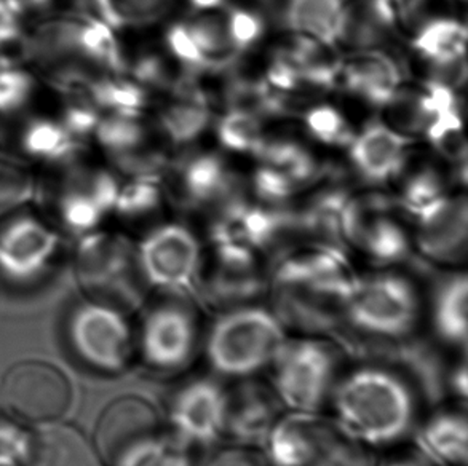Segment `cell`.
<instances>
[{
  "label": "cell",
  "instance_id": "6da1fadb",
  "mask_svg": "<svg viewBox=\"0 0 468 466\" xmlns=\"http://www.w3.org/2000/svg\"><path fill=\"white\" fill-rule=\"evenodd\" d=\"M358 278L347 251L299 245L273 258L267 297L286 329L323 337L346 326Z\"/></svg>",
  "mask_w": 468,
  "mask_h": 466
},
{
  "label": "cell",
  "instance_id": "7a4b0ae2",
  "mask_svg": "<svg viewBox=\"0 0 468 466\" xmlns=\"http://www.w3.org/2000/svg\"><path fill=\"white\" fill-rule=\"evenodd\" d=\"M328 403L337 429L367 449L387 448L405 440L418 417V397L411 384L382 365H363L341 376Z\"/></svg>",
  "mask_w": 468,
  "mask_h": 466
},
{
  "label": "cell",
  "instance_id": "3957f363",
  "mask_svg": "<svg viewBox=\"0 0 468 466\" xmlns=\"http://www.w3.org/2000/svg\"><path fill=\"white\" fill-rule=\"evenodd\" d=\"M286 342L288 329L275 312L251 303L218 313L205 335L203 353L216 376L241 380L269 369Z\"/></svg>",
  "mask_w": 468,
  "mask_h": 466
},
{
  "label": "cell",
  "instance_id": "277c9868",
  "mask_svg": "<svg viewBox=\"0 0 468 466\" xmlns=\"http://www.w3.org/2000/svg\"><path fill=\"white\" fill-rule=\"evenodd\" d=\"M422 301L416 284L399 271L358 278L346 324L374 341H403L418 328Z\"/></svg>",
  "mask_w": 468,
  "mask_h": 466
},
{
  "label": "cell",
  "instance_id": "5b68a950",
  "mask_svg": "<svg viewBox=\"0 0 468 466\" xmlns=\"http://www.w3.org/2000/svg\"><path fill=\"white\" fill-rule=\"evenodd\" d=\"M271 369V385L285 410L320 412L339 378V356L323 337L303 335L288 339Z\"/></svg>",
  "mask_w": 468,
  "mask_h": 466
},
{
  "label": "cell",
  "instance_id": "8992f818",
  "mask_svg": "<svg viewBox=\"0 0 468 466\" xmlns=\"http://www.w3.org/2000/svg\"><path fill=\"white\" fill-rule=\"evenodd\" d=\"M141 277L162 296L197 297L202 270V248L196 233L183 224L154 228L136 249Z\"/></svg>",
  "mask_w": 468,
  "mask_h": 466
},
{
  "label": "cell",
  "instance_id": "52a82bcc",
  "mask_svg": "<svg viewBox=\"0 0 468 466\" xmlns=\"http://www.w3.org/2000/svg\"><path fill=\"white\" fill-rule=\"evenodd\" d=\"M392 198L380 194H348L342 211V237L380 269L403 264L412 252V239L399 224Z\"/></svg>",
  "mask_w": 468,
  "mask_h": 466
},
{
  "label": "cell",
  "instance_id": "ba28073f",
  "mask_svg": "<svg viewBox=\"0 0 468 466\" xmlns=\"http://www.w3.org/2000/svg\"><path fill=\"white\" fill-rule=\"evenodd\" d=\"M208 264H202L197 297L218 313L260 303L267 296L269 269L262 254L235 243L213 245Z\"/></svg>",
  "mask_w": 468,
  "mask_h": 466
},
{
  "label": "cell",
  "instance_id": "9c48e42d",
  "mask_svg": "<svg viewBox=\"0 0 468 466\" xmlns=\"http://www.w3.org/2000/svg\"><path fill=\"white\" fill-rule=\"evenodd\" d=\"M164 297V302L149 310L141 323L136 350L149 369L176 374L196 358L200 328L189 299Z\"/></svg>",
  "mask_w": 468,
  "mask_h": 466
},
{
  "label": "cell",
  "instance_id": "30bf717a",
  "mask_svg": "<svg viewBox=\"0 0 468 466\" xmlns=\"http://www.w3.org/2000/svg\"><path fill=\"white\" fill-rule=\"evenodd\" d=\"M69 339L77 355L104 374L125 371L136 350V337L123 310L102 301L82 303L74 310Z\"/></svg>",
  "mask_w": 468,
  "mask_h": 466
},
{
  "label": "cell",
  "instance_id": "8fae6325",
  "mask_svg": "<svg viewBox=\"0 0 468 466\" xmlns=\"http://www.w3.org/2000/svg\"><path fill=\"white\" fill-rule=\"evenodd\" d=\"M162 185L165 196L177 208L208 215L245 183L219 155L213 152H194L173 158Z\"/></svg>",
  "mask_w": 468,
  "mask_h": 466
},
{
  "label": "cell",
  "instance_id": "7c38bea8",
  "mask_svg": "<svg viewBox=\"0 0 468 466\" xmlns=\"http://www.w3.org/2000/svg\"><path fill=\"white\" fill-rule=\"evenodd\" d=\"M82 283L98 301L119 309H134L144 302L146 284L141 277L136 249L127 239L101 237L95 239L80 262Z\"/></svg>",
  "mask_w": 468,
  "mask_h": 466
},
{
  "label": "cell",
  "instance_id": "4fadbf2b",
  "mask_svg": "<svg viewBox=\"0 0 468 466\" xmlns=\"http://www.w3.org/2000/svg\"><path fill=\"white\" fill-rule=\"evenodd\" d=\"M228 390L209 377L194 378L171 397V436L186 448H211L224 438Z\"/></svg>",
  "mask_w": 468,
  "mask_h": 466
},
{
  "label": "cell",
  "instance_id": "5bb4252c",
  "mask_svg": "<svg viewBox=\"0 0 468 466\" xmlns=\"http://www.w3.org/2000/svg\"><path fill=\"white\" fill-rule=\"evenodd\" d=\"M4 399L26 422L50 423L68 412L72 390L61 369L44 361H25L6 374Z\"/></svg>",
  "mask_w": 468,
  "mask_h": 466
},
{
  "label": "cell",
  "instance_id": "9a60e30c",
  "mask_svg": "<svg viewBox=\"0 0 468 466\" xmlns=\"http://www.w3.org/2000/svg\"><path fill=\"white\" fill-rule=\"evenodd\" d=\"M160 433L154 404L138 395L117 397L106 406L95 427V452L108 466L117 465L136 444Z\"/></svg>",
  "mask_w": 468,
  "mask_h": 466
},
{
  "label": "cell",
  "instance_id": "2e32d148",
  "mask_svg": "<svg viewBox=\"0 0 468 466\" xmlns=\"http://www.w3.org/2000/svg\"><path fill=\"white\" fill-rule=\"evenodd\" d=\"M414 221L412 241L422 258L438 265H459L467 259L468 202L463 194H448Z\"/></svg>",
  "mask_w": 468,
  "mask_h": 466
},
{
  "label": "cell",
  "instance_id": "e0dca14e",
  "mask_svg": "<svg viewBox=\"0 0 468 466\" xmlns=\"http://www.w3.org/2000/svg\"><path fill=\"white\" fill-rule=\"evenodd\" d=\"M283 412L272 385L256 377L241 378L228 391L224 436L234 444L262 449Z\"/></svg>",
  "mask_w": 468,
  "mask_h": 466
},
{
  "label": "cell",
  "instance_id": "ac0fdd59",
  "mask_svg": "<svg viewBox=\"0 0 468 466\" xmlns=\"http://www.w3.org/2000/svg\"><path fill=\"white\" fill-rule=\"evenodd\" d=\"M337 433L335 422L320 412L286 410L262 449L273 466H309Z\"/></svg>",
  "mask_w": 468,
  "mask_h": 466
},
{
  "label": "cell",
  "instance_id": "d6986e66",
  "mask_svg": "<svg viewBox=\"0 0 468 466\" xmlns=\"http://www.w3.org/2000/svg\"><path fill=\"white\" fill-rule=\"evenodd\" d=\"M411 139L387 122L374 120L355 132L348 158L355 175L371 185L390 183L405 170Z\"/></svg>",
  "mask_w": 468,
  "mask_h": 466
},
{
  "label": "cell",
  "instance_id": "ffe728a7",
  "mask_svg": "<svg viewBox=\"0 0 468 466\" xmlns=\"http://www.w3.org/2000/svg\"><path fill=\"white\" fill-rule=\"evenodd\" d=\"M339 87L374 109H387L403 90V70L387 50L350 51L342 57Z\"/></svg>",
  "mask_w": 468,
  "mask_h": 466
},
{
  "label": "cell",
  "instance_id": "44dd1931",
  "mask_svg": "<svg viewBox=\"0 0 468 466\" xmlns=\"http://www.w3.org/2000/svg\"><path fill=\"white\" fill-rule=\"evenodd\" d=\"M198 74L190 72L176 91L168 95L158 114L160 136L175 147H186L202 138L213 122L208 91Z\"/></svg>",
  "mask_w": 468,
  "mask_h": 466
},
{
  "label": "cell",
  "instance_id": "7402d4cb",
  "mask_svg": "<svg viewBox=\"0 0 468 466\" xmlns=\"http://www.w3.org/2000/svg\"><path fill=\"white\" fill-rule=\"evenodd\" d=\"M399 34L386 0H346L337 47L386 50Z\"/></svg>",
  "mask_w": 468,
  "mask_h": 466
},
{
  "label": "cell",
  "instance_id": "603a6c76",
  "mask_svg": "<svg viewBox=\"0 0 468 466\" xmlns=\"http://www.w3.org/2000/svg\"><path fill=\"white\" fill-rule=\"evenodd\" d=\"M418 454L431 466H467V417L456 410H441L425 420L416 433Z\"/></svg>",
  "mask_w": 468,
  "mask_h": 466
},
{
  "label": "cell",
  "instance_id": "cb8c5ba5",
  "mask_svg": "<svg viewBox=\"0 0 468 466\" xmlns=\"http://www.w3.org/2000/svg\"><path fill=\"white\" fill-rule=\"evenodd\" d=\"M468 278L463 271L450 273L438 281L431 302L433 334L444 347L467 348Z\"/></svg>",
  "mask_w": 468,
  "mask_h": 466
},
{
  "label": "cell",
  "instance_id": "d4e9b609",
  "mask_svg": "<svg viewBox=\"0 0 468 466\" xmlns=\"http://www.w3.org/2000/svg\"><path fill=\"white\" fill-rule=\"evenodd\" d=\"M346 0H286L280 29L337 48Z\"/></svg>",
  "mask_w": 468,
  "mask_h": 466
},
{
  "label": "cell",
  "instance_id": "484cf974",
  "mask_svg": "<svg viewBox=\"0 0 468 466\" xmlns=\"http://www.w3.org/2000/svg\"><path fill=\"white\" fill-rule=\"evenodd\" d=\"M31 466H96L95 449L69 425L47 423L32 440Z\"/></svg>",
  "mask_w": 468,
  "mask_h": 466
},
{
  "label": "cell",
  "instance_id": "4316f807",
  "mask_svg": "<svg viewBox=\"0 0 468 466\" xmlns=\"http://www.w3.org/2000/svg\"><path fill=\"white\" fill-rule=\"evenodd\" d=\"M282 50L285 51L311 93H324L339 87L342 57L335 53V47L292 36V40L282 47Z\"/></svg>",
  "mask_w": 468,
  "mask_h": 466
},
{
  "label": "cell",
  "instance_id": "83f0119b",
  "mask_svg": "<svg viewBox=\"0 0 468 466\" xmlns=\"http://www.w3.org/2000/svg\"><path fill=\"white\" fill-rule=\"evenodd\" d=\"M411 47L429 66L465 59L467 27L452 16H431L412 32Z\"/></svg>",
  "mask_w": 468,
  "mask_h": 466
},
{
  "label": "cell",
  "instance_id": "f1b7e54d",
  "mask_svg": "<svg viewBox=\"0 0 468 466\" xmlns=\"http://www.w3.org/2000/svg\"><path fill=\"white\" fill-rule=\"evenodd\" d=\"M216 136L224 151L256 157L267 139L264 119L245 111L226 109L216 123Z\"/></svg>",
  "mask_w": 468,
  "mask_h": 466
},
{
  "label": "cell",
  "instance_id": "f546056e",
  "mask_svg": "<svg viewBox=\"0 0 468 466\" xmlns=\"http://www.w3.org/2000/svg\"><path fill=\"white\" fill-rule=\"evenodd\" d=\"M448 194L450 190L443 175L433 166H422L406 177L393 202L397 208L414 219Z\"/></svg>",
  "mask_w": 468,
  "mask_h": 466
},
{
  "label": "cell",
  "instance_id": "4dcf8cb0",
  "mask_svg": "<svg viewBox=\"0 0 468 466\" xmlns=\"http://www.w3.org/2000/svg\"><path fill=\"white\" fill-rule=\"evenodd\" d=\"M115 466H194L190 449L171 435H158L136 444Z\"/></svg>",
  "mask_w": 468,
  "mask_h": 466
},
{
  "label": "cell",
  "instance_id": "1f68e13d",
  "mask_svg": "<svg viewBox=\"0 0 468 466\" xmlns=\"http://www.w3.org/2000/svg\"><path fill=\"white\" fill-rule=\"evenodd\" d=\"M303 122L316 143L335 149H348L356 132L347 117L329 104H315L305 109Z\"/></svg>",
  "mask_w": 468,
  "mask_h": 466
},
{
  "label": "cell",
  "instance_id": "d6a6232c",
  "mask_svg": "<svg viewBox=\"0 0 468 466\" xmlns=\"http://www.w3.org/2000/svg\"><path fill=\"white\" fill-rule=\"evenodd\" d=\"M177 0H106L109 12L123 26H151L166 18Z\"/></svg>",
  "mask_w": 468,
  "mask_h": 466
},
{
  "label": "cell",
  "instance_id": "836d02e7",
  "mask_svg": "<svg viewBox=\"0 0 468 466\" xmlns=\"http://www.w3.org/2000/svg\"><path fill=\"white\" fill-rule=\"evenodd\" d=\"M309 466H378L371 449L365 448L360 442L350 440L344 433H337L335 440L323 449Z\"/></svg>",
  "mask_w": 468,
  "mask_h": 466
},
{
  "label": "cell",
  "instance_id": "e575fe53",
  "mask_svg": "<svg viewBox=\"0 0 468 466\" xmlns=\"http://www.w3.org/2000/svg\"><path fill=\"white\" fill-rule=\"evenodd\" d=\"M138 181L128 187L122 208L128 216L133 217H146L155 213L165 200V190L162 181L157 179H143L136 177Z\"/></svg>",
  "mask_w": 468,
  "mask_h": 466
},
{
  "label": "cell",
  "instance_id": "d590c367",
  "mask_svg": "<svg viewBox=\"0 0 468 466\" xmlns=\"http://www.w3.org/2000/svg\"><path fill=\"white\" fill-rule=\"evenodd\" d=\"M32 440L16 423L0 420V466H18L29 459Z\"/></svg>",
  "mask_w": 468,
  "mask_h": 466
},
{
  "label": "cell",
  "instance_id": "8d00e7d4",
  "mask_svg": "<svg viewBox=\"0 0 468 466\" xmlns=\"http://www.w3.org/2000/svg\"><path fill=\"white\" fill-rule=\"evenodd\" d=\"M203 466H273L264 449L230 444L218 449Z\"/></svg>",
  "mask_w": 468,
  "mask_h": 466
},
{
  "label": "cell",
  "instance_id": "74e56055",
  "mask_svg": "<svg viewBox=\"0 0 468 466\" xmlns=\"http://www.w3.org/2000/svg\"><path fill=\"white\" fill-rule=\"evenodd\" d=\"M448 387H450L456 399L463 401V403L467 401L468 367L467 361H465V353H463L461 359L451 369L450 376H448Z\"/></svg>",
  "mask_w": 468,
  "mask_h": 466
},
{
  "label": "cell",
  "instance_id": "f35d334b",
  "mask_svg": "<svg viewBox=\"0 0 468 466\" xmlns=\"http://www.w3.org/2000/svg\"><path fill=\"white\" fill-rule=\"evenodd\" d=\"M379 466V465H378ZM380 466H431L429 461H425L424 457L420 455H399V457H393L386 463Z\"/></svg>",
  "mask_w": 468,
  "mask_h": 466
},
{
  "label": "cell",
  "instance_id": "ab89813d",
  "mask_svg": "<svg viewBox=\"0 0 468 466\" xmlns=\"http://www.w3.org/2000/svg\"></svg>",
  "mask_w": 468,
  "mask_h": 466
}]
</instances>
